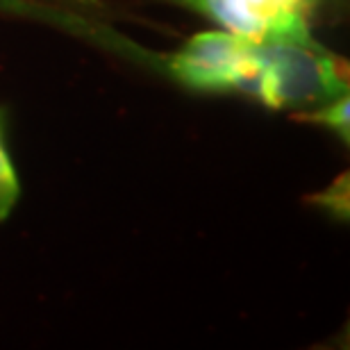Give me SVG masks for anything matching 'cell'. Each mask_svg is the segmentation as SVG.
I'll use <instances>...</instances> for the list:
<instances>
[{
    "instance_id": "4",
    "label": "cell",
    "mask_w": 350,
    "mask_h": 350,
    "mask_svg": "<svg viewBox=\"0 0 350 350\" xmlns=\"http://www.w3.org/2000/svg\"><path fill=\"white\" fill-rule=\"evenodd\" d=\"M348 105H350L348 94H344L339 98L327 100V105H323V107L319 105V109H314V111H303V114H296V118H300V121L325 125V128L337 132V135L348 144V139H350V107H348Z\"/></svg>"
},
{
    "instance_id": "6",
    "label": "cell",
    "mask_w": 350,
    "mask_h": 350,
    "mask_svg": "<svg viewBox=\"0 0 350 350\" xmlns=\"http://www.w3.org/2000/svg\"><path fill=\"white\" fill-rule=\"evenodd\" d=\"M317 205L325 207L327 212H332L339 219H348L350 212V191H348V175H341V178L334 182V185L323 193H317L310 198Z\"/></svg>"
},
{
    "instance_id": "1",
    "label": "cell",
    "mask_w": 350,
    "mask_h": 350,
    "mask_svg": "<svg viewBox=\"0 0 350 350\" xmlns=\"http://www.w3.org/2000/svg\"><path fill=\"white\" fill-rule=\"evenodd\" d=\"M255 48L264 66L257 100L266 107H307L348 94V64L312 37L262 41Z\"/></svg>"
},
{
    "instance_id": "5",
    "label": "cell",
    "mask_w": 350,
    "mask_h": 350,
    "mask_svg": "<svg viewBox=\"0 0 350 350\" xmlns=\"http://www.w3.org/2000/svg\"><path fill=\"white\" fill-rule=\"evenodd\" d=\"M18 200V178L14 164L5 150L3 137H0V221L12 212Z\"/></svg>"
},
{
    "instance_id": "3",
    "label": "cell",
    "mask_w": 350,
    "mask_h": 350,
    "mask_svg": "<svg viewBox=\"0 0 350 350\" xmlns=\"http://www.w3.org/2000/svg\"><path fill=\"white\" fill-rule=\"evenodd\" d=\"M253 57V41L232 32H202L187 41L169 62L182 85L200 91H237L243 68Z\"/></svg>"
},
{
    "instance_id": "2",
    "label": "cell",
    "mask_w": 350,
    "mask_h": 350,
    "mask_svg": "<svg viewBox=\"0 0 350 350\" xmlns=\"http://www.w3.org/2000/svg\"><path fill=\"white\" fill-rule=\"evenodd\" d=\"M223 30L262 44L273 39H307L314 0H185Z\"/></svg>"
}]
</instances>
